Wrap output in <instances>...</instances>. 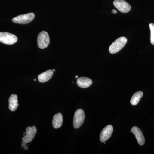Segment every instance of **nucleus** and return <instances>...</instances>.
<instances>
[{
    "instance_id": "nucleus-11",
    "label": "nucleus",
    "mask_w": 154,
    "mask_h": 154,
    "mask_svg": "<svg viewBox=\"0 0 154 154\" xmlns=\"http://www.w3.org/2000/svg\"><path fill=\"white\" fill-rule=\"evenodd\" d=\"M9 108L10 110L14 111L17 110L19 106L18 103V96L12 94L9 99Z\"/></svg>"
},
{
    "instance_id": "nucleus-16",
    "label": "nucleus",
    "mask_w": 154,
    "mask_h": 154,
    "mask_svg": "<svg viewBox=\"0 0 154 154\" xmlns=\"http://www.w3.org/2000/svg\"><path fill=\"white\" fill-rule=\"evenodd\" d=\"M112 13L113 14H117V12L116 10L114 9V10H112Z\"/></svg>"
},
{
    "instance_id": "nucleus-14",
    "label": "nucleus",
    "mask_w": 154,
    "mask_h": 154,
    "mask_svg": "<svg viewBox=\"0 0 154 154\" xmlns=\"http://www.w3.org/2000/svg\"><path fill=\"white\" fill-rule=\"evenodd\" d=\"M143 96V93L141 91H138L134 94L131 99L130 102L131 105H137Z\"/></svg>"
},
{
    "instance_id": "nucleus-2",
    "label": "nucleus",
    "mask_w": 154,
    "mask_h": 154,
    "mask_svg": "<svg viewBox=\"0 0 154 154\" xmlns=\"http://www.w3.org/2000/svg\"><path fill=\"white\" fill-rule=\"evenodd\" d=\"M35 18V14L30 13L29 14L19 15L12 19V21L17 24L25 25L32 22Z\"/></svg>"
},
{
    "instance_id": "nucleus-7",
    "label": "nucleus",
    "mask_w": 154,
    "mask_h": 154,
    "mask_svg": "<svg viewBox=\"0 0 154 154\" xmlns=\"http://www.w3.org/2000/svg\"><path fill=\"white\" fill-rule=\"evenodd\" d=\"M113 5L122 13H128L131 10V6L124 0H114Z\"/></svg>"
},
{
    "instance_id": "nucleus-19",
    "label": "nucleus",
    "mask_w": 154,
    "mask_h": 154,
    "mask_svg": "<svg viewBox=\"0 0 154 154\" xmlns=\"http://www.w3.org/2000/svg\"><path fill=\"white\" fill-rule=\"evenodd\" d=\"M53 72H54V71L55 72V69H53Z\"/></svg>"
},
{
    "instance_id": "nucleus-4",
    "label": "nucleus",
    "mask_w": 154,
    "mask_h": 154,
    "mask_svg": "<svg viewBox=\"0 0 154 154\" xmlns=\"http://www.w3.org/2000/svg\"><path fill=\"white\" fill-rule=\"evenodd\" d=\"M18 41L17 36L7 32H0V42L4 44L11 45Z\"/></svg>"
},
{
    "instance_id": "nucleus-1",
    "label": "nucleus",
    "mask_w": 154,
    "mask_h": 154,
    "mask_svg": "<svg viewBox=\"0 0 154 154\" xmlns=\"http://www.w3.org/2000/svg\"><path fill=\"white\" fill-rule=\"evenodd\" d=\"M127 42V39L124 36L117 38L110 45L109 48V52L112 54L117 53L125 46Z\"/></svg>"
},
{
    "instance_id": "nucleus-13",
    "label": "nucleus",
    "mask_w": 154,
    "mask_h": 154,
    "mask_svg": "<svg viewBox=\"0 0 154 154\" xmlns=\"http://www.w3.org/2000/svg\"><path fill=\"white\" fill-rule=\"evenodd\" d=\"M53 75V71L52 70H48L40 74L38 76V81L41 83H45L49 81Z\"/></svg>"
},
{
    "instance_id": "nucleus-5",
    "label": "nucleus",
    "mask_w": 154,
    "mask_h": 154,
    "mask_svg": "<svg viewBox=\"0 0 154 154\" xmlns=\"http://www.w3.org/2000/svg\"><path fill=\"white\" fill-rule=\"evenodd\" d=\"M85 118V112L82 109H79L75 113L73 118V126L76 129L79 128L84 123Z\"/></svg>"
},
{
    "instance_id": "nucleus-6",
    "label": "nucleus",
    "mask_w": 154,
    "mask_h": 154,
    "mask_svg": "<svg viewBox=\"0 0 154 154\" xmlns=\"http://www.w3.org/2000/svg\"><path fill=\"white\" fill-rule=\"evenodd\" d=\"M37 132V128L36 126H28L26 128L25 136L22 138V143L26 144L31 142L33 140Z\"/></svg>"
},
{
    "instance_id": "nucleus-12",
    "label": "nucleus",
    "mask_w": 154,
    "mask_h": 154,
    "mask_svg": "<svg viewBox=\"0 0 154 154\" xmlns=\"http://www.w3.org/2000/svg\"><path fill=\"white\" fill-rule=\"evenodd\" d=\"M63 122V117L61 113L56 114L53 116L52 120L53 126L55 129L60 128L62 125Z\"/></svg>"
},
{
    "instance_id": "nucleus-17",
    "label": "nucleus",
    "mask_w": 154,
    "mask_h": 154,
    "mask_svg": "<svg viewBox=\"0 0 154 154\" xmlns=\"http://www.w3.org/2000/svg\"><path fill=\"white\" fill-rule=\"evenodd\" d=\"M75 78L76 79H78V78H79V77H78V76H76Z\"/></svg>"
},
{
    "instance_id": "nucleus-9",
    "label": "nucleus",
    "mask_w": 154,
    "mask_h": 154,
    "mask_svg": "<svg viewBox=\"0 0 154 154\" xmlns=\"http://www.w3.org/2000/svg\"><path fill=\"white\" fill-rule=\"evenodd\" d=\"M131 132L134 135L139 144L140 146L143 145L145 143V140L142 131L140 128L137 127H133L131 128Z\"/></svg>"
},
{
    "instance_id": "nucleus-8",
    "label": "nucleus",
    "mask_w": 154,
    "mask_h": 154,
    "mask_svg": "<svg viewBox=\"0 0 154 154\" xmlns=\"http://www.w3.org/2000/svg\"><path fill=\"white\" fill-rule=\"evenodd\" d=\"M113 131V127L109 125L104 128L100 135V140L102 142H105L112 135Z\"/></svg>"
},
{
    "instance_id": "nucleus-3",
    "label": "nucleus",
    "mask_w": 154,
    "mask_h": 154,
    "mask_svg": "<svg viewBox=\"0 0 154 154\" xmlns=\"http://www.w3.org/2000/svg\"><path fill=\"white\" fill-rule=\"evenodd\" d=\"M50 38L48 33L45 31L40 32L37 37L38 47L40 49H45L48 46Z\"/></svg>"
},
{
    "instance_id": "nucleus-15",
    "label": "nucleus",
    "mask_w": 154,
    "mask_h": 154,
    "mask_svg": "<svg viewBox=\"0 0 154 154\" xmlns=\"http://www.w3.org/2000/svg\"><path fill=\"white\" fill-rule=\"evenodd\" d=\"M149 27L151 30V42L154 45V24H150Z\"/></svg>"
},
{
    "instance_id": "nucleus-18",
    "label": "nucleus",
    "mask_w": 154,
    "mask_h": 154,
    "mask_svg": "<svg viewBox=\"0 0 154 154\" xmlns=\"http://www.w3.org/2000/svg\"><path fill=\"white\" fill-rule=\"evenodd\" d=\"M34 81H35V82H36V79H34Z\"/></svg>"
},
{
    "instance_id": "nucleus-10",
    "label": "nucleus",
    "mask_w": 154,
    "mask_h": 154,
    "mask_svg": "<svg viewBox=\"0 0 154 154\" xmlns=\"http://www.w3.org/2000/svg\"><path fill=\"white\" fill-rule=\"evenodd\" d=\"M93 82L91 79L87 77H81L78 78L77 81V84L80 88H89L92 85Z\"/></svg>"
}]
</instances>
